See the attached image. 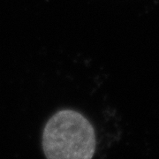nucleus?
I'll use <instances>...</instances> for the list:
<instances>
[{"instance_id": "obj_1", "label": "nucleus", "mask_w": 159, "mask_h": 159, "mask_svg": "<svg viewBox=\"0 0 159 159\" xmlns=\"http://www.w3.org/2000/svg\"><path fill=\"white\" fill-rule=\"evenodd\" d=\"M96 145V134L90 122L72 110L53 115L43 134V148L49 159H90Z\"/></svg>"}]
</instances>
